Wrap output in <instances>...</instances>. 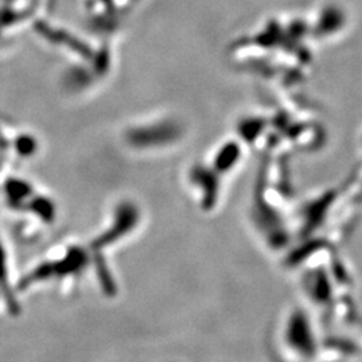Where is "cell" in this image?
<instances>
[{
  "label": "cell",
  "mask_w": 362,
  "mask_h": 362,
  "mask_svg": "<svg viewBox=\"0 0 362 362\" xmlns=\"http://www.w3.org/2000/svg\"><path fill=\"white\" fill-rule=\"evenodd\" d=\"M274 350L282 362H317L322 337L305 306H294L284 313L274 332Z\"/></svg>",
  "instance_id": "cell-1"
}]
</instances>
